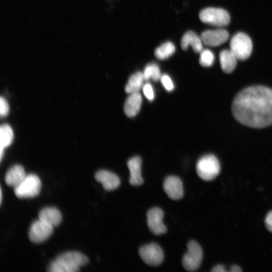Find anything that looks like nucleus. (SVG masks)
<instances>
[{
	"instance_id": "obj_1",
	"label": "nucleus",
	"mask_w": 272,
	"mask_h": 272,
	"mask_svg": "<svg viewBox=\"0 0 272 272\" xmlns=\"http://www.w3.org/2000/svg\"><path fill=\"white\" fill-rule=\"evenodd\" d=\"M232 112L237 121L250 127L272 125V89L261 85L244 88L235 97Z\"/></svg>"
},
{
	"instance_id": "obj_2",
	"label": "nucleus",
	"mask_w": 272,
	"mask_h": 272,
	"mask_svg": "<svg viewBox=\"0 0 272 272\" xmlns=\"http://www.w3.org/2000/svg\"><path fill=\"white\" fill-rule=\"evenodd\" d=\"M88 257L78 251H69L58 255L51 262L47 270L51 272H77L88 263Z\"/></svg>"
},
{
	"instance_id": "obj_3",
	"label": "nucleus",
	"mask_w": 272,
	"mask_h": 272,
	"mask_svg": "<svg viewBox=\"0 0 272 272\" xmlns=\"http://www.w3.org/2000/svg\"><path fill=\"white\" fill-rule=\"evenodd\" d=\"M220 164L214 155L208 154L201 157L196 166L198 176L202 180L210 181L215 178L220 171Z\"/></svg>"
},
{
	"instance_id": "obj_4",
	"label": "nucleus",
	"mask_w": 272,
	"mask_h": 272,
	"mask_svg": "<svg viewBox=\"0 0 272 272\" xmlns=\"http://www.w3.org/2000/svg\"><path fill=\"white\" fill-rule=\"evenodd\" d=\"M41 183L37 175H26L24 180L14 188L15 195L20 198L33 197L39 193Z\"/></svg>"
},
{
	"instance_id": "obj_5",
	"label": "nucleus",
	"mask_w": 272,
	"mask_h": 272,
	"mask_svg": "<svg viewBox=\"0 0 272 272\" xmlns=\"http://www.w3.org/2000/svg\"><path fill=\"white\" fill-rule=\"evenodd\" d=\"M230 46L231 50L239 60L247 59L252 50L251 39L247 35L242 32L237 33L232 38Z\"/></svg>"
},
{
	"instance_id": "obj_6",
	"label": "nucleus",
	"mask_w": 272,
	"mask_h": 272,
	"mask_svg": "<svg viewBox=\"0 0 272 272\" xmlns=\"http://www.w3.org/2000/svg\"><path fill=\"white\" fill-rule=\"evenodd\" d=\"M200 20L203 23L218 27H223L229 24L230 17L225 10L217 8H207L199 14Z\"/></svg>"
},
{
	"instance_id": "obj_7",
	"label": "nucleus",
	"mask_w": 272,
	"mask_h": 272,
	"mask_svg": "<svg viewBox=\"0 0 272 272\" xmlns=\"http://www.w3.org/2000/svg\"><path fill=\"white\" fill-rule=\"evenodd\" d=\"M187 247V251L182 258V265L187 271H195L200 265L203 255L202 250L198 243L194 240L190 241Z\"/></svg>"
},
{
	"instance_id": "obj_8",
	"label": "nucleus",
	"mask_w": 272,
	"mask_h": 272,
	"mask_svg": "<svg viewBox=\"0 0 272 272\" xmlns=\"http://www.w3.org/2000/svg\"><path fill=\"white\" fill-rule=\"evenodd\" d=\"M142 259L148 265L157 266L164 260V253L161 247L157 243H152L141 247L139 251Z\"/></svg>"
},
{
	"instance_id": "obj_9",
	"label": "nucleus",
	"mask_w": 272,
	"mask_h": 272,
	"mask_svg": "<svg viewBox=\"0 0 272 272\" xmlns=\"http://www.w3.org/2000/svg\"><path fill=\"white\" fill-rule=\"evenodd\" d=\"M53 227L38 219L31 225L29 231V238L32 242L39 243L47 240L52 234Z\"/></svg>"
},
{
	"instance_id": "obj_10",
	"label": "nucleus",
	"mask_w": 272,
	"mask_h": 272,
	"mask_svg": "<svg viewBox=\"0 0 272 272\" xmlns=\"http://www.w3.org/2000/svg\"><path fill=\"white\" fill-rule=\"evenodd\" d=\"M163 216V210L157 207L152 208L147 214L149 229L155 235H160L167 231V228L162 221Z\"/></svg>"
},
{
	"instance_id": "obj_11",
	"label": "nucleus",
	"mask_w": 272,
	"mask_h": 272,
	"mask_svg": "<svg viewBox=\"0 0 272 272\" xmlns=\"http://www.w3.org/2000/svg\"><path fill=\"white\" fill-rule=\"evenodd\" d=\"M200 37L203 44L215 47L227 41L229 38V33L225 29L208 30L203 31Z\"/></svg>"
},
{
	"instance_id": "obj_12",
	"label": "nucleus",
	"mask_w": 272,
	"mask_h": 272,
	"mask_svg": "<svg viewBox=\"0 0 272 272\" xmlns=\"http://www.w3.org/2000/svg\"><path fill=\"white\" fill-rule=\"evenodd\" d=\"M163 188L168 197L173 200H179L183 196L182 182L177 176H168L163 183Z\"/></svg>"
},
{
	"instance_id": "obj_13",
	"label": "nucleus",
	"mask_w": 272,
	"mask_h": 272,
	"mask_svg": "<svg viewBox=\"0 0 272 272\" xmlns=\"http://www.w3.org/2000/svg\"><path fill=\"white\" fill-rule=\"evenodd\" d=\"M95 178L96 181L102 184L103 188L107 191L114 190L120 184L119 178L115 174L105 170L97 172Z\"/></svg>"
},
{
	"instance_id": "obj_14",
	"label": "nucleus",
	"mask_w": 272,
	"mask_h": 272,
	"mask_svg": "<svg viewBox=\"0 0 272 272\" xmlns=\"http://www.w3.org/2000/svg\"><path fill=\"white\" fill-rule=\"evenodd\" d=\"M130 172L129 182L132 186H139L143 184V178L141 174L142 160L140 157L135 156L127 162Z\"/></svg>"
},
{
	"instance_id": "obj_15",
	"label": "nucleus",
	"mask_w": 272,
	"mask_h": 272,
	"mask_svg": "<svg viewBox=\"0 0 272 272\" xmlns=\"http://www.w3.org/2000/svg\"><path fill=\"white\" fill-rule=\"evenodd\" d=\"M203 42L201 37L192 31L186 32L181 40V47L183 50H186L190 45L196 53H200L203 49Z\"/></svg>"
},
{
	"instance_id": "obj_16",
	"label": "nucleus",
	"mask_w": 272,
	"mask_h": 272,
	"mask_svg": "<svg viewBox=\"0 0 272 272\" xmlns=\"http://www.w3.org/2000/svg\"><path fill=\"white\" fill-rule=\"evenodd\" d=\"M142 98L139 92L129 94L124 105V111L126 115L131 117L135 116L140 111Z\"/></svg>"
},
{
	"instance_id": "obj_17",
	"label": "nucleus",
	"mask_w": 272,
	"mask_h": 272,
	"mask_svg": "<svg viewBox=\"0 0 272 272\" xmlns=\"http://www.w3.org/2000/svg\"><path fill=\"white\" fill-rule=\"evenodd\" d=\"M26 176L23 167L20 165H15L7 171L5 181L8 185L15 188L24 180Z\"/></svg>"
},
{
	"instance_id": "obj_18",
	"label": "nucleus",
	"mask_w": 272,
	"mask_h": 272,
	"mask_svg": "<svg viewBox=\"0 0 272 272\" xmlns=\"http://www.w3.org/2000/svg\"><path fill=\"white\" fill-rule=\"evenodd\" d=\"M39 219L53 227L60 223L62 216L59 211L54 207H46L39 213Z\"/></svg>"
},
{
	"instance_id": "obj_19",
	"label": "nucleus",
	"mask_w": 272,
	"mask_h": 272,
	"mask_svg": "<svg viewBox=\"0 0 272 272\" xmlns=\"http://www.w3.org/2000/svg\"><path fill=\"white\" fill-rule=\"evenodd\" d=\"M219 57L221 67L224 72L229 74L235 70L238 59L231 49L222 50Z\"/></svg>"
},
{
	"instance_id": "obj_20",
	"label": "nucleus",
	"mask_w": 272,
	"mask_h": 272,
	"mask_svg": "<svg viewBox=\"0 0 272 272\" xmlns=\"http://www.w3.org/2000/svg\"><path fill=\"white\" fill-rule=\"evenodd\" d=\"M14 133L11 126L7 124H4L0 127V156L2 160L4 149L13 142Z\"/></svg>"
},
{
	"instance_id": "obj_21",
	"label": "nucleus",
	"mask_w": 272,
	"mask_h": 272,
	"mask_svg": "<svg viewBox=\"0 0 272 272\" xmlns=\"http://www.w3.org/2000/svg\"><path fill=\"white\" fill-rule=\"evenodd\" d=\"M145 78L143 73L138 72L132 74L128 79L125 91L128 94L137 92L143 87Z\"/></svg>"
},
{
	"instance_id": "obj_22",
	"label": "nucleus",
	"mask_w": 272,
	"mask_h": 272,
	"mask_svg": "<svg viewBox=\"0 0 272 272\" xmlns=\"http://www.w3.org/2000/svg\"><path fill=\"white\" fill-rule=\"evenodd\" d=\"M175 51V47L174 44L167 41L157 47L154 52L155 56L159 59H167L172 55Z\"/></svg>"
},
{
	"instance_id": "obj_23",
	"label": "nucleus",
	"mask_w": 272,
	"mask_h": 272,
	"mask_svg": "<svg viewBox=\"0 0 272 272\" xmlns=\"http://www.w3.org/2000/svg\"><path fill=\"white\" fill-rule=\"evenodd\" d=\"M145 80L152 79L154 81L160 80L161 74L158 65L154 63H152L146 66L144 72Z\"/></svg>"
},
{
	"instance_id": "obj_24",
	"label": "nucleus",
	"mask_w": 272,
	"mask_h": 272,
	"mask_svg": "<svg viewBox=\"0 0 272 272\" xmlns=\"http://www.w3.org/2000/svg\"><path fill=\"white\" fill-rule=\"evenodd\" d=\"M215 60L214 54L210 50L202 49L200 52L199 63L204 67H209L213 65Z\"/></svg>"
},
{
	"instance_id": "obj_25",
	"label": "nucleus",
	"mask_w": 272,
	"mask_h": 272,
	"mask_svg": "<svg viewBox=\"0 0 272 272\" xmlns=\"http://www.w3.org/2000/svg\"><path fill=\"white\" fill-rule=\"evenodd\" d=\"M160 80L163 87L167 91H172L174 89L173 83L169 76L165 74L162 75Z\"/></svg>"
},
{
	"instance_id": "obj_26",
	"label": "nucleus",
	"mask_w": 272,
	"mask_h": 272,
	"mask_svg": "<svg viewBox=\"0 0 272 272\" xmlns=\"http://www.w3.org/2000/svg\"><path fill=\"white\" fill-rule=\"evenodd\" d=\"M143 90L145 96L149 100L152 101L154 99V91L150 84H145L143 87Z\"/></svg>"
},
{
	"instance_id": "obj_27",
	"label": "nucleus",
	"mask_w": 272,
	"mask_h": 272,
	"mask_svg": "<svg viewBox=\"0 0 272 272\" xmlns=\"http://www.w3.org/2000/svg\"><path fill=\"white\" fill-rule=\"evenodd\" d=\"M9 112V106L5 98L1 97L0 99V114L2 117L8 115Z\"/></svg>"
},
{
	"instance_id": "obj_28",
	"label": "nucleus",
	"mask_w": 272,
	"mask_h": 272,
	"mask_svg": "<svg viewBox=\"0 0 272 272\" xmlns=\"http://www.w3.org/2000/svg\"><path fill=\"white\" fill-rule=\"evenodd\" d=\"M265 224L267 229L272 232V211L269 212L265 219Z\"/></svg>"
},
{
	"instance_id": "obj_29",
	"label": "nucleus",
	"mask_w": 272,
	"mask_h": 272,
	"mask_svg": "<svg viewBox=\"0 0 272 272\" xmlns=\"http://www.w3.org/2000/svg\"><path fill=\"white\" fill-rule=\"evenodd\" d=\"M213 272H226L227 270L224 265L218 264L214 266L212 269Z\"/></svg>"
},
{
	"instance_id": "obj_30",
	"label": "nucleus",
	"mask_w": 272,
	"mask_h": 272,
	"mask_svg": "<svg viewBox=\"0 0 272 272\" xmlns=\"http://www.w3.org/2000/svg\"><path fill=\"white\" fill-rule=\"evenodd\" d=\"M230 271L231 272H240L242 271L241 268L238 265H233L230 267Z\"/></svg>"
},
{
	"instance_id": "obj_31",
	"label": "nucleus",
	"mask_w": 272,
	"mask_h": 272,
	"mask_svg": "<svg viewBox=\"0 0 272 272\" xmlns=\"http://www.w3.org/2000/svg\"><path fill=\"white\" fill-rule=\"evenodd\" d=\"M2 190H1V202H2Z\"/></svg>"
}]
</instances>
